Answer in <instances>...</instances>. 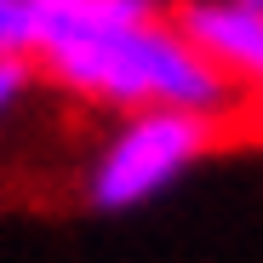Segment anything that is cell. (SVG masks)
Masks as SVG:
<instances>
[{
  "mask_svg": "<svg viewBox=\"0 0 263 263\" xmlns=\"http://www.w3.org/2000/svg\"><path fill=\"white\" fill-rule=\"evenodd\" d=\"M172 23L229 80V92L235 86L263 92V6H252V0H189Z\"/></svg>",
  "mask_w": 263,
  "mask_h": 263,
  "instance_id": "cell-3",
  "label": "cell"
},
{
  "mask_svg": "<svg viewBox=\"0 0 263 263\" xmlns=\"http://www.w3.org/2000/svg\"><path fill=\"white\" fill-rule=\"evenodd\" d=\"M40 46V0H0V58H29Z\"/></svg>",
  "mask_w": 263,
  "mask_h": 263,
  "instance_id": "cell-5",
  "label": "cell"
},
{
  "mask_svg": "<svg viewBox=\"0 0 263 263\" xmlns=\"http://www.w3.org/2000/svg\"><path fill=\"white\" fill-rule=\"evenodd\" d=\"M34 86V63L29 58H0V120H6Z\"/></svg>",
  "mask_w": 263,
  "mask_h": 263,
  "instance_id": "cell-6",
  "label": "cell"
},
{
  "mask_svg": "<svg viewBox=\"0 0 263 263\" xmlns=\"http://www.w3.org/2000/svg\"><path fill=\"white\" fill-rule=\"evenodd\" d=\"M252 6H263V0H252Z\"/></svg>",
  "mask_w": 263,
  "mask_h": 263,
  "instance_id": "cell-7",
  "label": "cell"
},
{
  "mask_svg": "<svg viewBox=\"0 0 263 263\" xmlns=\"http://www.w3.org/2000/svg\"><path fill=\"white\" fill-rule=\"evenodd\" d=\"M138 17H155V0H40V46H34V58H46L52 46H69L80 34L138 23Z\"/></svg>",
  "mask_w": 263,
  "mask_h": 263,
  "instance_id": "cell-4",
  "label": "cell"
},
{
  "mask_svg": "<svg viewBox=\"0 0 263 263\" xmlns=\"http://www.w3.org/2000/svg\"><path fill=\"white\" fill-rule=\"evenodd\" d=\"M217 143H223V115H195V109L120 115L86 166L80 195L92 212H138L166 189H178Z\"/></svg>",
  "mask_w": 263,
  "mask_h": 263,
  "instance_id": "cell-2",
  "label": "cell"
},
{
  "mask_svg": "<svg viewBox=\"0 0 263 263\" xmlns=\"http://www.w3.org/2000/svg\"><path fill=\"white\" fill-rule=\"evenodd\" d=\"M63 86L69 98L98 103L115 115H143V109H195V115H223L235 103L229 80L217 74L178 23L166 17H138L120 29L80 34L69 46H52L46 58H34Z\"/></svg>",
  "mask_w": 263,
  "mask_h": 263,
  "instance_id": "cell-1",
  "label": "cell"
}]
</instances>
